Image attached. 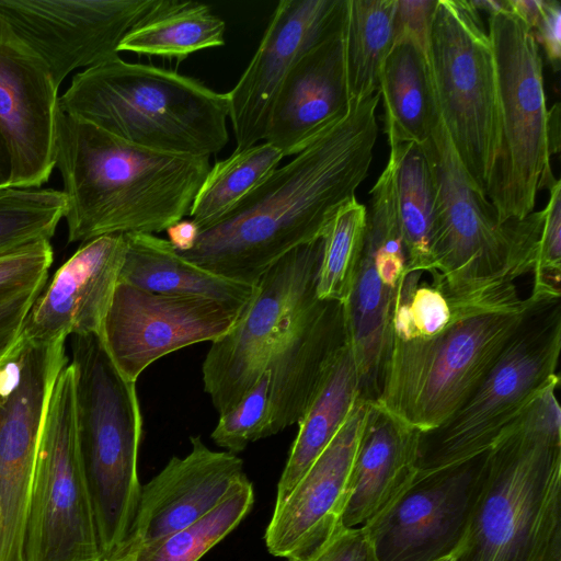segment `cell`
Instances as JSON below:
<instances>
[{
  "mask_svg": "<svg viewBox=\"0 0 561 561\" xmlns=\"http://www.w3.org/2000/svg\"><path fill=\"white\" fill-rule=\"evenodd\" d=\"M428 61L448 137L486 195L500 142L497 82L492 44L471 1L437 0Z\"/></svg>",
  "mask_w": 561,
  "mask_h": 561,
  "instance_id": "10",
  "label": "cell"
},
{
  "mask_svg": "<svg viewBox=\"0 0 561 561\" xmlns=\"http://www.w3.org/2000/svg\"><path fill=\"white\" fill-rule=\"evenodd\" d=\"M547 133L550 154L558 153L560 149V106L558 103L548 110Z\"/></svg>",
  "mask_w": 561,
  "mask_h": 561,
  "instance_id": "44",
  "label": "cell"
},
{
  "mask_svg": "<svg viewBox=\"0 0 561 561\" xmlns=\"http://www.w3.org/2000/svg\"><path fill=\"white\" fill-rule=\"evenodd\" d=\"M253 502V485L245 478L203 518L129 552L133 561H198L241 523Z\"/></svg>",
  "mask_w": 561,
  "mask_h": 561,
  "instance_id": "32",
  "label": "cell"
},
{
  "mask_svg": "<svg viewBox=\"0 0 561 561\" xmlns=\"http://www.w3.org/2000/svg\"><path fill=\"white\" fill-rule=\"evenodd\" d=\"M424 145L437 199L432 280H438L449 295L465 297L533 273L543 210L501 222L460 162L440 116Z\"/></svg>",
  "mask_w": 561,
  "mask_h": 561,
  "instance_id": "7",
  "label": "cell"
},
{
  "mask_svg": "<svg viewBox=\"0 0 561 561\" xmlns=\"http://www.w3.org/2000/svg\"><path fill=\"white\" fill-rule=\"evenodd\" d=\"M549 199L538 243L531 291L561 295V184L556 180L549 187Z\"/></svg>",
  "mask_w": 561,
  "mask_h": 561,
  "instance_id": "36",
  "label": "cell"
},
{
  "mask_svg": "<svg viewBox=\"0 0 561 561\" xmlns=\"http://www.w3.org/2000/svg\"><path fill=\"white\" fill-rule=\"evenodd\" d=\"M369 193L363 254L344 309L348 345L360 378L359 397L375 402L389 355L396 300L407 275L390 157Z\"/></svg>",
  "mask_w": 561,
  "mask_h": 561,
  "instance_id": "13",
  "label": "cell"
},
{
  "mask_svg": "<svg viewBox=\"0 0 561 561\" xmlns=\"http://www.w3.org/2000/svg\"><path fill=\"white\" fill-rule=\"evenodd\" d=\"M99 561H133V556L129 552L117 551L110 556L102 557Z\"/></svg>",
  "mask_w": 561,
  "mask_h": 561,
  "instance_id": "47",
  "label": "cell"
},
{
  "mask_svg": "<svg viewBox=\"0 0 561 561\" xmlns=\"http://www.w3.org/2000/svg\"><path fill=\"white\" fill-rule=\"evenodd\" d=\"M371 403L357 398L335 437L274 507L264 535L271 554L307 561L344 530L350 473Z\"/></svg>",
  "mask_w": 561,
  "mask_h": 561,
  "instance_id": "18",
  "label": "cell"
},
{
  "mask_svg": "<svg viewBox=\"0 0 561 561\" xmlns=\"http://www.w3.org/2000/svg\"><path fill=\"white\" fill-rule=\"evenodd\" d=\"M366 231V207L356 197L344 204L327 227L316 296L346 302L360 263Z\"/></svg>",
  "mask_w": 561,
  "mask_h": 561,
  "instance_id": "33",
  "label": "cell"
},
{
  "mask_svg": "<svg viewBox=\"0 0 561 561\" xmlns=\"http://www.w3.org/2000/svg\"><path fill=\"white\" fill-rule=\"evenodd\" d=\"M348 343L344 305L316 299L271 353L270 436L301 420L324 375Z\"/></svg>",
  "mask_w": 561,
  "mask_h": 561,
  "instance_id": "23",
  "label": "cell"
},
{
  "mask_svg": "<svg viewBox=\"0 0 561 561\" xmlns=\"http://www.w3.org/2000/svg\"><path fill=\"white\" fill-rule=\"evenodd\" d=\"M66 209L62 191L0 188V256L33 242L50 241Z\"/></svg>",
  "mask_w": 561,
  "mask_h": 561,
  "instance_id": "34",
  "label": "cell"
},
{
  "mask_svg": "<svg viewBox=\"0 0 561 561\" xmlns=\"http://www.w3.org/2000/svg\"><path fill=\"white\" fill-rule=\"evenodd\" d=\"M159 0H0V18L47 65L59 87L78 68L118 56Z\"/></svg>",
  "mask_w": 561,
  "mask_h": 561,
  "instance_id": "16",
  "label": "cell"
},
{
  "mask_svg": "<svg viewBox=\"0 0 561 561\" xmlns=\"http://www.w3.org/2000/svg\"><path fill=\"white\" fill-rule=\"evenodd\" d=\"M270 371L264 368L241 400L230 410L219 414L217 425L210 435L217 446L237 454L250 443L270 437Z\"/></svg>",
  "mask_w": 561,
  "mask_h": 561,
  "instance_id": "35",
  "label": "cell"
},
{
  "mask_svg": "<svg viewBox=\"0 0 561 561\" xmlns=\"http://www.w3.org/2000/svg\"><path fill=\"white\" fill-rule=\"evenodd\" d=\"M512 12L519 16L524 23L533 31L536 26L540 13L541 0H508Z\"/></svg>",
  "mask_w": 561,
  "mask_h": 561,
  "instance_id": "43",
  "label": "cell"
},
{
  "mask_svg": "<svg viewBox=\"0 0 561 561\" xmlns=\"http://www.w3.org/2000/svg\"><path fill=\"white\" fill-rule=\"evenodd\" d=\"M307 561H375L360 527L342 530L320 552Z\"/></svg>",
  "mask_w": 561,
  "mask_h": 561,
  "instance_id": "40",
  "label": "cell"
},
{
  "mask_svg": "<svg viewBox=\"0 0 561 561\" xmlns=\"http://www.w3.org/2000/svg\"><path fill=\"white\" fill-rule=\"evenodd\" d=\"M376 561V560H375ZM438 561H453V557H448V558H444V559H440Z\"/></svg>",
  "mask_w": 561,
  "mask_h": 561,
  "instance_id": "48",
  "label": "cell"
},
{
  "mask_svg": "<svg viewBox=\"0 0 561 561\" xmlns=\"http://www.w3.org/2000/svg\"><path fill=\"white\" fill-rule=\"evenodd\" d=\"M397 0H347L345 68L351 101L378 92L379 73L396 38Z\"/></svg>",
  "mask_w": 561,
  "mask_h": 561,
  "instance_id": "30",
  "label": "cell"
},
{
  "mask_svg": "<svg viewBox=\"0 0 561 561\" xmlns=\"http://www.w3.org/2000/svg\"><path fill=\"white\" fill-rule=\"evenodd\" d=\"M437 0H397L396 35L412 36L427 53L432 20Z\"/></svg>",
  "mask_w": 561,
  "mask_h": 561,
  "instance_id": "39",
  "label": "cell"
},
{
  "mask_svg": "<svg viewBox=\"0 0 561 561\" xmlns=\"http://www.w3.org/2000/svg\"><path fill=\"white\" fill-rule=\"evenodd\" d=\"M360 396V378L348 343L324 375L309 407L298 422V433L277 484L279 505L328 447Z\"/></svg>",
  "mask_w": 561,
  "mask_h": 561,
  "instance_id": "27",
  "label": "cell"
},
{
  "mask_svg": "<svg viewBox=\"0 0 561 561\" xmlns=\"http://www.w3.org/2000/svg\"><path fill=\"white\" fill-rule=\"evenodd\" d=\"M345 24L300 58L277 95L265 141L284 157L299 153L350 111Z\"/></svg>",
  "mask_w": 561,
  "mask_h": 561,
  "instance_id": "22",
  "label": "cell"
},
{
  "mask_svg": "<svg viewBox=\"0 0 561 561\" xmlns=\"http://www.w3.org/2000/svg\"><path fill=\"white\" fill-rule=\"evenodd\" d=\"M190 440L192 449L185 457L173 456L141 486L130 533L118 551L133 552L197 522L247 478L236 454L211 450L201 436Z\"/></svg>",
  "mask_w": 561,
  "mask_h": 561,
  "instance_id": "21",
  "label": "cell"
},
{
  "mask_svg": "<svg viewBox=\"0 0 561 561\" xmlns=\"http://www.w3.org/2000/svg\"><path fill=\"white\" fill-rule=\"evenodd\" d=\"M44 287L35 286L0 300V364L21 340L26 318Z\"/></svg>",
  "mask_w": 561,
  "mask_h": 561,
  "instance_id": "38",
  "label": "cell"
},
{
  "mask_svg": "<svg viewBox=\"0 0 561 561\" xmlns=\"http://www.w3.org/2000/svg\"><path fill=\"white\" fill-rule=\"evenodd\" d=\"M420 433L371 403L350 473L343 529L371 522L412 484Z\"/></svg>",
  "mask_w": 561,
  "mask_h": 561,
  "instance_id": "24",
  "label": "cell"
},
{
  "mask_svg": "<svg viewBox=\"0 0 561 561\" xmlns=\"http://www.w3.org/2000/svg\"><path fill=\"white\" fill-rule=\"evenodd\" d=\"M71 350L78 448L105 557L122 549L135 519L142 415L136 382L121 374L100 335H73Z\"/></svg>",
  "mask_w": 561,
  "mask_h": 561,
  "instance_id": "6",
  "label": "cell"
},
{
  "mask_svg": "<svg viewBox=\"0 0 561 561\" xmlns=\"http://www.w3.org/2000/svg\"><path fill=\"white\" fill-rule=\"evenodd\" d=\"M54 251L48 240L30 243L0 256V300L46 285Z\"/></svg>",
  "mask_w": 561,
  "mask_h": 561,
  "instance_id": "37",
  "label": "cell"
},
{
  "mask_svg": "<svg viewBox=\"0 0 561 561\" xmlns=\"http://www.w3.org/2000/svg\"><path fill=\"white\" fill-rule=\"evenodd\" d=\"M284 154L264 141L236 149L211 167L190 210L201 231L229 215L279 164Z\"/></svg>",
  "mask_w": 561,
  "mask_h": 561,
  "instance_id": "31",
  "label": "cell"
},
{
  "mask_svg": "<svg viewBox=\"0 0 561 561\" xmlns=\"http://www.w3.org/2000/svg\"><path fill=\"white\" fill-rule=\"evenodd\" d=\"M58 89L45 61L0 18V131L13 187H41L56 167Z\"/></svg>",
  "mask_w": 561,
  "mask_h": 561,
  "instance_id": "19",
  "label": "cell"
},
{
  "mask_svg": "<svg viewBox=\"0 0 561 561\" xmlns=\"http://www.w3.org/2000/svg\"><path fill=\"white\" fill-rule=\"evenodd\" d=\"M12 179V157L8 144L0 131V188L8 187Z\"/></svg>",
  "mask_w": 561,
  "mask_h": 561,
  "instance_id": "45",
  "label": "cell"
},
{
  "mask_svg": "<svg viewBox=\"0 0 561 561\" xmlns=\"http://www.w3.org/2000/svg\"><path fill=\"white\" fill-rule=\"evenodd\" d=\"M534 294L533 308L467 401L439 426L420 433L416 474L485 453L536 397L560 381L561 296Z\"/></svg>",
  "mask_w": 561,
  "mask_h": 561,
  "instance_id": "8",
  "label": "cell"
},
{
  "mask_svg": "<svg viewBox=\"0 0 561 561\" xmlns=\"http://www.w3.org/2000/svg\"><path fill=\"white\" fill-rule=\"evenodd\" d=\"M56 168L67 198L69 242L116 233H159L190 215L209 157L147 149L56 114Z\"/></svg>",
  "mask_w": 561,
  "mask_h": 561,
  "instance_id": "2",
  "label": "cell"
},
{
  "mask_svg": "<svg viewBox=\"0 0 561 561\" xmlns=\"http://www.w3.org/2000/svg\"><path fill=\"white\" fill-rule=\"evenodd\" d=\"M485 453L416 474L382 514L362 526L376 561H438L453 557L467 530Z\"/></svg>",
  "mask_w": 561,
  "mask_h": 561,
  "instance_id": "15",
  "label": "cell"
},
{
  "mask_svg": "<svg viewBox=\"0 0 561 561\" xmlns=\"http://www.w3.org/2000/svg\"><path fill=\"white\" fill-rule=\"evenodd\" d=\"M536 299L522 298L515 283L457 297L435 333L391 340L373 403L420 432L439 426L476 390Z\"/></svg>",
  "mask_w": 561,
  "mask_h": 561,
  "instance_id": "4",
  "label": "cell"
},
{
  "mask_svg": "<svg viewBox=\"0 0 561 561\" xmlns=\"http://www.w3.org/2000/svg\"><path fill=\"white\" fill-rule=\"evenodd\" d=\"M394 164L398 215L407 255V274L432 276L437 231L436 185L425 145L389 144Z\"/></svg>",
  "mask_w": 561,
  "mask_h": 561,
  "instance_id": "28",
  "label": "cell"
},
{
  "mask_svg": "<svg viewBox=\"0 0 561 561\" xmlns=\"http://www.w3.org/2000/svg\"><path fill=\"white\" fill-rule=\"evenodd\" d=\"M322 238L274 263L233 327L211 342L203 363L204 390L221 414L233 408L262 374L278 343L317 299Z\"/></svg>",
  "mask_w": 561,
  "mask_h": 561,
  "instance_id": "12",
  "label": "cell"
},
{
  "mask_svg": "<svg viewBox=\"0 0 561 561\" xmlns=\"http://www.w3.org/2000/svg\"><path fill=\"white\" fill-rule=\"evenodd\" d=\"M125 238L119 283L150 293L197 296L241 307L255 293V285L222 278L184 259L167 239L150 233H125Z\"/></svg>",
  "mask_w": 561,
  "mask_h": 561,
  "instance_id": "25",
  "label": "cell"
},
{
  "mask_svg": "<svg viewBox=\"0 0 561 561\" xmlns=\"http://www.w3.org/2000/svg\"><path fill=\"white\" fill-rule=\"evenodd\" d=\"M347 0H282L244 72L227 93L236 149L265 140L277 95L300 58L346 21Z\"/></svg>",
  "mask_w": 561,
  "mask_h": 561,
  "instance_id": "17",
  "label": "cell"
},
{
  "mask_svg": "<svg viewBox=\"0 0 561 561\" xmlns=\"http://www.w3.org/2000/svg\"><path fill=\"white\" fill-rule=\"evenodd\" d=\"M123 233L82 243L34 302L22 337L50 344L71 335L102 334L126 253Z\"/></svg>",
  "mask_w": 561,
  "mask_h": 561,
  "instance_id": "20",
  "label": "cell"
},
{
  "mask_svg": "<svg viewBox=\"0 0 561 561\" xmlns=\"http://www.w3.org/2000/svg\"><path fill=\"white\" fill-rule=\"evenodd\" d=\"M60 112L130 144L209 157L228 142V98L199 81L119 56L73 76Z\"/></svg>",
  "mask_w": 561,
  "mask_h": 561,
  "instance_id": "5",
  "label": "cell"
},
{
  "mask_svg": "<svg viewBox=\"0 0 561 561\" xmlns=\"http://www.w3.org/2000/svg\"><path fill=\"white\" fill-rule=\"evenodd\" d=\"M548 386L485 454L453 561H561V411Z\"/></svg>",
  "mask_w": 561,
  "mask_h": 561,
  "instance_id": "3",
  "label": "cell"
},
{
  "mask_svg": "<svg viewBox=\"0 0 561 561\" xmlns=\"http://www.w3.org/2000/svg\"><path fill=\"white\" fill-rule=\"evenodd\" d=\"M379 92L353 100L348 113L287 164L276 168L229 215L202 230L184 259L237 283L255 285L294 249L322 238L366 179L378 137Z\"/></svg>",
  "mask_w": 561,
  "mask_h": 561,
  "instance_id": "1",
  "label": "cell"
},
{
  "mask_svg": "<svg viewBox=\"0 0 561 561\" xmlns=\"http://www.w3.org/2000/svg\"><path fill=\"white\" fill-rule=\"evenodd\" d=\"M102 558L81 466L75 420L73 369L54 385L36 454L25 535V561Z\"/></svg>",
  "mask_w": 561,
  "mask_h": 561,
  "instance_id": "11",
  "label": "cell"
},
{
  "mask_svg": "<svg viewBox=\"0 0 561 561\" xmlns=\"http://www.w3.org/2000/svg\"><path fill=\"white\" fill-rule=\"evenodd\" d=\"M471 3L478 11L483 10L488 12L489 15L511 10L508 0H478L471 1Z\"/></svg>",
  "mask_w": 561,
  "mask_h": 561,
  "instance_id": "46",
  "label": "cell"
},
{
  "mask_svg": "<svg viewBox=\"0 0 561 561\" xmlns=\"http://www.w3.org/2000/svg\"><path fill=\"white\" fill-rule=\"evenodd\" d=\"M388 142L425 144L439 116L428 53L410 35H396L379 73Z\"/></svg>",
  "mask_w": 561,
  "mask_h": 561,
  "instance_id": "26",
  "label": "cell"
},
{
  "mask_svg": "<svg viewBox=\"0 0 561 561\" xmlns=\"http://www.w3.org/2000/svg\"><path fill=\"white\" fill-rule=\"evenodd\" d=\"M531 32L538 45H542L550 65L557 71L561 57V7L558 1H542L539 20Z\"/></svg>",
  "mask_w": 561,
  "mask_h": 561,
  "instance_id": "41",
  "label": "cell"
},
{
  "mask_svg": "<svg viewBox=\"0 0 561 561\" xmlns=\"http://www.w3.org/2000/svg\"><path fill=\"white\" fill-rule=\"evenodd\" d=\"M165 231L168 241L179 253L192 250L201 233L199 227L191 218L174 222Z\"/></svg>",
  "mask_w": 561,
  "mask_h": 561,
  "instance_id": "42",
  "label": "cell"
},
{
  "mask_svg": "<svg viewBox=\"0 0 561 561\" xmlns=\"http://www.w3.org/2000/svg\"><path fill=\"white\" fill-rule=\"evenodd\" d=\"M500 142L486 197L501 222L534 211L538 191L556 179L550 168L542 59L531 30L512 10L489 15Z\"/></svg>",
  "mask_w": 561,
  "mask_h": 561,
  "instance_id": "9",
  "label": "cell"
},
{
  "mask_svg": "<svg viewBox=\"0 0 561 561\" xmlns=\"http://www.w3.org/2000/svg\"><path fill=\"white\" fill-rule=\"evenodd\" d=\"M226 24L209 5L159 0L157 7L122 41L119 51L183 60L206 48L225 45Z\"/></svg>",
  "mask_w": 561,
  "mask_h": 561,
  "instance_id": "29",
  "label": "cell"
},
{
  "mask_svg": "<svg viewBox=\"0 0 561 561\" xmlns=\"http://www.w3.org/2000/svg\"><path fill=\"white\" fill-rule=\"evenodd\" d=\"M244 307L197 296L150 293L118 282L101 339L121 374L136 382L159 358L225 335Z\"/></svg>",
  "mask_w": 561,
  "mask_h": 561,
  "instance_id": "14",
  "label": "cell"
}]
</instances>
